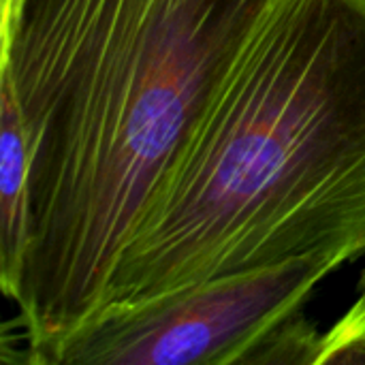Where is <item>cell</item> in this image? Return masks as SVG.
I'll return each instance as SVG.
<instances>
[{
  "mask_svg": "<svg viewBox=\"0 0 365 365\" xmlns=\"http://www.w3.org/2000/svg\"><path fill=\"white\" fill-rule=\"evenodd\" d=\"M274 0H21L0 79L28 148V359L98 312L203 109Z\"/></svg>",
  "mask_w": 365,
  "mask_h": 365,
  "instance_id": "6da1fadb",
  "label": "cell"
},
{
  "mask_svg": "<svg viewBox=\"0 0 365 365\" xmlns=\"http://www.w3.org/2000/svg\"><path fill=\"white\" fill-rule=\"evenodd\" d=\"M306 255H365L364 0L269 4L98 310Z\"/></svg>",
  "mask_w": 365,
  "mask_h": 365,
  "instance_id": "7a4b0ae2",
  "label": "cell"
},
{
  "mask_svg": "<svg viewBox=\"0 0 365 365\" xmlns=\"http://www.w3.org/2000/svg\"><path fill=\"white\" fill-rule=\"evenodd\" d=\"M344 263L336 255H306L103 308L32 364L240 365L261 336L302 312L317 284Z\"/></svg>",
  "mask_w": 365,
  "mask_h": 365,
  "instance_id": "3957f363",
  "label": "cell"
},
{
  "mask_svg": "<svg viewBox=\"0 0 365 365\" xmlns=\"http://www.w3.org/2000/svg\"><path fill=\"white\" fill-rule=\"evenodd\" d=\"M30 231L28 148L11 86L0 79V284L17 299Z\"/></svg>",
  "mask_w": 365,
  "mask_h": 365,
  "instance_id": "277c9868",
  "label": "cell"
},
{
  "mask_svg": "<svg viewBox=\"0 0 365 365\" xmlns=\"http://www.w3.org/2000/svg\"><path fill=\"white\" fill-rule=\"evenodd\" d=\"M321 351L323 331L297 312L261 336L242 357L240 365L319 364Z\"/></svg>",
  "mask_w": 365,
  "mask_h": 365,
  "instance_id": "5b68a950",
  "label": "cell"
},
{
  "mask_svg": "<svg viewBox=\"0 0 365 365\" xmlns=\"http://www.w3.org/2000/svg\"><path fill=\"white\" fill-rule=\"evenodd\" d=\"M319 364H365V287L349 312L323 334Z\"/></svg>",
  "mask_w": 365,
  "mask_h": 365,
  "instance_id": "8992f818",
  "label": "cell"
},
{
  "mask_svg": "<svg viewBox=\"0 0 365 365\" xmlns=\"http://www.w3.org/2000/svg\"><path fill=\"white\" fill-rule=\"evenodd\" d=\"M21 4V0H2V13H11Z\"/></svg>",
  "mask_w": 365,
  "mask_h": 365,
  "instance_id": "52a82bcc",
  "label": "cell"
},
{
  "mask_svg": "<svg viewBox=\"0 0 365 365\" xmlns=\"http://www.w3.org/2000/svg\"><path fill=\"white\" fill-rule=\"evenodd\" d=\"M361 287H365V267H364V272H361V278H359V289Z\"/></svg>",
  "mask_w": 365,
  "mask_h": 365,
  "instance_id": "ba28073f",
  "label": "cell"
},
{
  "mask_svg": "<svg viewBox=\"0 0 365 365\" xmlns=\"http://www.w3.org/2000/svg\"><path fill=\"white\" fill-rule=\"evenodd\" d=\"M364 4H365V0H364Z\"/></svg>",
  "mask_w": 365,
  "mask_h": 365,
  "instance_id": "9c48e42d",
  "label": "cell"
}]
</instances>
